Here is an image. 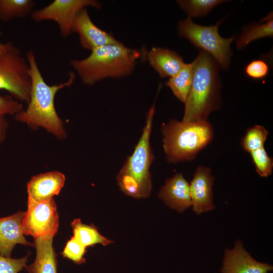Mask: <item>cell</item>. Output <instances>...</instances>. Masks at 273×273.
I'll return each instance as SVG.
<instances>
[{
	"label": "cell",
	"instance_id": "cell-22",
	"mask_svg": "<svg viewBox=\"0 0 273 273\" xmlns=\"http://www.w3.org/2000/svg\"><path fill=\"white\" fill-rule=\"evenodd\" d=\"M227 2L222 0H178L176 2L188 17H200L207 15L216 6Z\"/></svg>",
	"mask_w": 273,
	"mask_h": 273
},
{
	"label": "cell",
	"instance_id": "cell-17",
	"mask_svg": "<svg viewBox=\"0 0 273 273\" xmlns=\"http://www.w3.org/2000/svg\"><path fill=\"white\" fill-rule=\"evenodd\" d=\"M52 235L34 239L36 257L34 261L26 265L28 273H58L57 254L53 247Z\"/></svg>",
	"mask_w": 273,
	"mask_h": 273
},
{
	"label": "cell",
	"instance_id": "cell-25",
	"mask_svg": "<svg viewBox=\"0 0 273 273\" xmlns=\"http://www.w3.org/2000/svg\"><path fill=\"white\" fill-rule=\"evenodd\" d=\"M86 248L72 236L67 242L61 254L64 257L72 260L74 263L81 264L85 261L84 255Z\"/></svg>",
	"mask_w": 273,
	"mask_h": 273
},
{
	"label": "cell",
	"instance_id": "cell-24",
	"mask_svg": "<svg viewBox=\"0 0 273 273\" xmlns=\"http://www.w3.org/2000/svg\"><path fill=\"white\" fill-rule=\"evenodd\" d=\"M257 173L263 177L270 175L273 169L272 158L266 152L264 147L250 153Z\"/></svg>",
	"mask_w": 273,
	"mask_h": 273
},
{
	"label": "cell",
	"instance_id": "cell-21",
	"mask_svg": "<svg viewBox=\"0 0 273 273\" xmlns=\"http://www.w3.org/2000/svg\"><path fill=\"white\" fill-rule=\"evenodd\" d=\"M34 5L32 0H0V20L23 18L32 13Z\"/></svg>",
	"mask_w": 273,
	"mask_h": 273
},
{
	"label": "cell",
	"instance_id": "cell-11",
	"mask_svg": "<svg viewBox=\"0 0 273 273\" xmlns=\"http://www.w3.org/2000/svg\"><path fill=\"white\" fill-rule=\"evenodd\" d=\"M273 267L257 261L246 250L242 242L237 240L234 247L225 251L221 273H269Z\"/></svg>",
	"mask_w": 273,
	"mask_h": 273
},
{
	"label": "cell",
	"instance_id": "cell-9",
	"mask_svg": "<svg viewBox=\"0 0 273 273\" xmlns=\"http://www.w3.org/2000/svg\"><path fill=\"white\" fill-rule=\"evenodd\" d=\"M59 215L55 200L36 201L28 197L27 209L22 219L25 235L34 239L55 236L59 228Z\"/></svg>",
	"mask_w": 273,
	"mask_h": 273
},
{
	"label": "cell",
	"instance_id": "cell-5",
	"mask_svg": "<svg viewBox=\"0 0 273 273\" xmlns=\"http://www.w3.org/2000/svg\"><path fill=\"white\" fill-rule=\"evenodd\" d=\"M161 132L166 160L173 163L194 159L214 136L207 120L185 122L171 119L162 124Z\"/></svg>",
	"mask_w": 273,
	"mask_h": 273
},
{
	"label": "cell",
	"instance_id": "cell-30",
	"mask_svg": "<svg viewBox=\"0 0 273 273\" xmlns=\"http://www.w3.org/2000/svg\"><path fill=\"white\" fill-rule=\"evenodd\" d=\"M7 42L3 43L0 42V52H3L7 48Z\"/></svg>",
	"mask_w": 273,
	"mask_h": 273
},
{
	"label": "cell",
	"instance_id": "cell-15",
	"mask_svg": "<svg viewBox=\"0 0 273 273\" xmlns=\"http://www.w3.org/2000/svg\"><path fill=\"white\" fill-rule=\"evenodd\" d=\"M65 179L63 173L56 171L34 176L27 184L28 197L36 201L52 199L59 194Z\"/></svg>",
	"mask_w": 273,
	"mask_h": 273
},
{
	"label": "cell",
	"instance_id": "cell-26",
	"mask_svg": "<svg viewBox=\"0 0 273 273\" xmlns=\"http://www.w3.org/2000/svg\"><path fill=\"white\" fill-rule=\"evenodd\" d=\"M244 71L248 77L255 80H260L268 75L269 67L263 59H255L247 64Z\"/></svg>",
	"mask_w": 273,
	"mask_h": 273
},
{
	"label": "cell",
	"instance_id": "cell-18",
	"mask_svg": "<svg viewBox=\"0 0 273 273\" xmlns=\"http://www.w3.org/2000/svg\"><path fill=\"white\" fill-rule=\"evenodd\" d=\"M194 76V62L184 63L178 72L169 78L166 85L180 102L185 103L189 94Z\"/></svg>",
	"mask_w": 273,
	"mask_h": 273
},
{
	"label": "cell",
	"instance_id": "cell-4",
	"mask_svg": "<svg viewBox=\"0 0 273 273\" xmlns=\"http://www.w3.org/2000/svg\"><path fill=\"white\" fill-rule=\"evenodd\" d=\"M155 103L146 115L145 125L134 151L120 169L117 181L126 195L135 198H147L152 187L150 167L154 156L150 145V136L155 111Z\"/></svg>",
	"mask_w": 273,
	"mask_h": 273
},
{
	"label": "cell",
	"instance_id": "cell-12",
	"mask_svg": "<svg viewBox=\"0 0 273 273\" xmlns=\"http://www.w3.org/2000/svg\"><path fill=\"white\" fill-rule=\"evenodd\" d=\"M214 177L211 169L199 166L196 170L190 184V191L193 211L200 214L214 209L212 186Z\"/></svg>",
	"mask_w": 273,
	"mask_h": 273
},
{
	"label": "cell",
	"instance_id": "cell-23",
	"mask_svg": "<svg viewBox=\"0 0 273 273\" xmlns=\"http://www.w3.org/2000/svg\"><path fill=\"white\" fill-rule=\"evenodd\" d=\"M268 134V131L263 126L255 125L247 129L241 145L245 151L250 153L264 147Z\"/></svg>",
	"mask_w": 273,
	"mask_h": 273
},
{
	"label": "cell",
	"instance_id": "cell-7",
	"mask_svg": "<svg viewBox=\"0 0 273 273\" xmlns=\"http://www.w3.org/2000/svg\"><path fill=\"white\" fill-rule=\"evenodd\" d=\"M31 79L26 58L21 50L12 42H7V48L0 52V89L8 92L20 102L28 103Z\"/></svg>",
	"mask_w": 273,
	"mask_h": 273
},
{
	"label": "cell",
	"instance_id": "cell-10",
	"mask_svg": "<svg viewBox=\"0 0 273 273\" xmlns=\"http://www.w3.org/2000/svg\"><path fill=\"white\" fill-rule=\"evenodd\" d=\"M72 32L77 34L81 46L90 51L97 48L120 42L114 36L98 27L92 20L86 9L76 16Z\"/></svg>",
	"mask_w": 273,
	"mask_h": 273
},
{
	"label": "cell",
	"instance_id": "cell-8",
	"mask_svg": "<svg viewBox=\"0 0 273 273\" xmlns=\"http://www.w3.org/2000/svg\"><path fill=\"white\" fill-rule=\"evenodd\" d=\"M101 7V3L96 0H54L43 8L33 11L31 17L37 22H56L61 35L67 37L72 33L74 19L81 10L87 7L99 10Z\"/></svg>",
	"mask_w": 273,
	"mask_h": 273
},
{
	"label": "cell",
	"instance_id": "cell-6",
	"mask_svg": "<svg viewBox=\"0 0 273 273\" xmlns=\"http://www.w3.org/2000/svg\"><path fill=\"white\" fill-rule=\"evenodd\" d=\"M216 25L203 26L193 22L190 17L180 21L178 25L180 36L188 39L194 46L211 56L219 67L226 70L232 55L231 43L236 36L226 38L218 32V26L222 21Z\"/></svg>",
	"mask_w": 273,
	"mask_h": 273
},
{
	"label": "cell",
	"instance_id": "cell-16",
	"mask_svg": "<svg viewBox=\"0 0 273 273\" xmlns=\"http://www.w3.org/2000/svg\"><path fill=\"white\" fill-rule=\"evenodd\" d=\"M144 56L150 65L161 78L173 76L185 63L181 56L167 48L153 47L146 52Z\"/></svg>",
	"mask_w": 273,
	"mask_h": 273
},
{
	"label": "cell",
	"instance_id": "cell-20",
	"mask_svg": "<svg viewBox=\"0 0 273 273\" xmlns=\"http://www.w3.org/2000/svg\"><path fill=\"white\" fill-rule=\"evenodd\" d=\"M71 226L73 237L86 248L98 244L107 246L112 243L100 234L96 226L83 223L79 218L74 219Z\"/></svg>",
	"mask_w": 273,
	"mask_h": 273
},
{
	"label": "cell",
	"instance_id": "cell-19",
	"mask_svg": "<svg viewBox=\"0 0 273 273\" xmlns=\"http://www.w3.org/2000/svg\"><path fill=\"white\" fill-rule=\"evenodd\" d=\"M260 23H253L245 27L237 41L238 49H243L250 42L264 37H272L273 19L272 13L262 19Z\"/></svg>",
	"mask_w": 273,
	"mask_h": 273
},
{
	"label": "cell",
	"instance_id": "cell-29",
	"mask_svg": "<svg viewBox=\"0 0 273 273\" xmlns=\"http://www.w3.org/2000/svg\"><path fill=\"white\" fill-rule=\"evenodd\" d=\"M8 125V123L5 116H0V144L5 139Z\"/></svg>",
	"mask_w": 273,
	"mask_h": 273
},
{
	"label": "cell",
	"instance_id": "cell-27",
	"mask_svg": "<svg viewBox=\"0 0 273 273\" xmlns=\"http://www.w3.org/2000/svg\"><path fill=\"white\" fill-rule=\"evenodd\" d=\"M29 254L19 258H12L0 255V273H19L25 268Z\"/></svg>",
	"mask_w": 273,
	"mask_h": 273
},
{
	"label": "cell",
	"instance_id": "cell-28",
	"mask_svg": "<svg viewBox=\"0 0 273 273\" xmlns=\"http://www.w3.org/2000/svg\"><path fill=\"white\" fill-rule=\"evenodd\" d=\"M23 105L11 95H0V116L16 115L23 110Z\"/></svg>",
	"mask_w": 273,
	"mask_h": 273
},
{
	"label": "cell",
	"instance_id": "cell-2",
	"mask_svg": "<svg viewBox=\"0 0 273 273\" xmlns=\"http://www.w3.org/2000/svg\"><path fill=\"white\" fill-rule=\"evenodd\" d=\"M82 59H72L70 64L82 82L93 85L107 78H122L133 72L141 52L122 42L103 46L90 51Z\"/></svg>",
	"mask_w": 273,
	"mask_h": 273
},
{
	"label": "cell",
	"instance_id": "cell-1",
	"mask_svg": "<svg viewBox=\"0 0 273 273\" xmlns=\"http://www.w3.org/2000/svg\"><path fill=\"white\" fill-rule=\"evenodd\" d=\"M26 59L31 79L29 101L27 108L15 115V119L33 127L44 128L58 138L63 139L66 135V131L56 110L55 97L59 90L72 85L75 74L70 72L66 81L50 85L40 71L35 55L32 50L27 52Z\"/></svg>",
	"mask_w": 273,
	"mask_h": 273
},
{
	"label": "cell",
	"instance_id": "cell-13",
	"mask_svg": "<svg viewBox=\"0 0 273 273\" xmlns=\"http://www.w3.org/2000/svg\"><path fill=\"white\" fill-rule=\"evenodd\" d=\"M25 212L18 211L12 215L0 217V255L11 257L12 252L17 244L34 246L25 237L22 219Z\"/></svg>",
	"mask_w": 273,
	"mask_h": 273
},
{
	"label": "cell",
	"instance_id": "cell-3",
	"mask_svg": "<svg viewBox=\"0 0 273 273\" xmlns=\"http://www.w3.org/2000/svg\"><path fill=\"white\" fill-rule=\"evenodd\" d=\"M193 62V79L181 120L185 122L207 120L209 114L221 105L218 63L201 50Z\"/></svg>",
	"mask_w": 273,
	"mask_h": 273
},
{
	"label": "cell",
	"instance_id": "cell-14",
	"mask_svg": "<svg viewBox=\"0 0 273 273\" xmlns=\"http://www.w3.org/2000/svg\"><path fill=\"white\" fill-rule=\"evenodd\" d=\"M158 197L166 205L180 212L192 206L190 184L181 173L167 179Z\"/></svg>",
	"mask_w": 273,
	"mask_h": 273
}]
</instances>
